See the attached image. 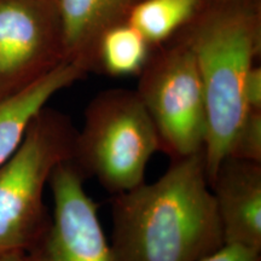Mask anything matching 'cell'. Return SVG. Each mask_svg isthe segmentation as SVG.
I'll return each instance as SVG.
<instances>
[{"instance_id":"1","label":"cell","mask_w":261,"mask_h":261,"mask_svg":"<svg viewBox=\"0 0 261 261\" xmlns=\"http://www.w3.org/2000/svg\"><path fill=\"white\" fill-rule=\"evenodd\" d=\"M113 261H200L224 246L203 151L150 184L113 195Z\"/></svg>"},{"instance_id":"2","label":"cell","mask_w":261,"mask_h":261,"mask_svg":"<svg viewBox=\"0 0 261 261\" xmlns=\"http://www.w3.org/2000/svg\"><path fill=\"white\" fill-rule=\"evenodd\" d=\"M181 40L194 54L203 87L207 113L203 158L211 184L249 113L244 89L260 52L259 5L254 0L205 4L185 28Z\"/></svg>"},{"instance_id":"3","label":"cell","mask_w":261,"mask_h":261,"mask_svg":"<svg viewBox=\"0 0 261 261\" xmlns=\"http://www.w3.org/2000/svg\"><path fill=\"white\" fill-rule=\"evenodd\" d=\"M159 150L158 130L137 91L113 89L86 108L73 161L117 195L144 182L146 166Z\"/></svg>"},{"instance_id":"4","label":"cell","mask_w":261,"mask_h":261,"mask_svg":"<svg viewBox=\"0 0 261 261\" xmlns=\"http://www.w3.org/2000/svg\"><path fill=\"white\" fill-rule=\"evenodd\" d=\"M76 135L67 117L42 110L0 166V255L25 250L37 240L45 187L60 163L74 160Z\"/></svg>"},{"instance_id":"5","label":"cell","mask_w":261,"mask_h":261,"mask_svg":"<svg viewBox=\"0 0 261 261\" xmlns=\"http://www.w3.org/2000/svg\"><path fill=\"white\" fill-rule=\"evenodd\" d=\"M137 93L158 130L161 150L177 160L203 151L204 92L190 47L179 40L150 55Z\"/></svg>"},{"instance_id":"6","label":"cell","mask_w":261,"mask_h":261,"mask_svg":"<svg viewBox=\"0 0 261 261\" xmlns=\"http://www.w3.org/2000/svg\"><path fill=\"white\" fill-rule=\"evenodd\" d=\"M64 60L56 0H0V98Z\"/></svg>"},{"instance_id":"7","label":"cell","mask_w":261,"mask_h":261,"mask_svg":"<svg viewBox=\"0 0 261 261\" xmlns=\"http://www.w3.org/2000/svg\"><path fill=\"white\" fill-rule=\"evenodd\" d=\"M48 185L54 215L34 261H113L98 204L84 188V173L73 160L60 163Z\"/></svg>"},{"instance_id":"8","label":"cell","mask_w":261,"mask_h":261,"mask_svg":"<svg viewBox=\"0 0 261 261\" xmlns=\"http://www.w3.org/2000/svg\"><path fill=\"white\" fill-rule=\"evenodd\" d=\"M210 185L224 244L261 252V163L226 158Z\"/></svg>"},{"instance_id":"9","label":"cell","mask_w":261,"mask_h":261,"mask_svg":"<svg viewBox=\"0 0 261 261\" xmlns=\"http://www.w3.org/2000/svg\"><path fill=\"white\" fill-rule=\"evenodd\" d=\"M89 70L91 68L84 62L64 60L22 89L0 98V166L17 150L48 100Z\"/></svg>"},{"instance_id":"10","label":"cell","mask_w":261,"mask_h":261,"mask_svg":"<svg viewBox=\"0 0 261 261\" xmlns=\"http://www.w3.org/2000/svg\"><path fill=\"white\" fill-rule=\"evenodd\" d=\"M138 0H56L68 60L92 69L97 42L108 28L125 22Z\"/></svg>"},{"instance_id":"11","label":"cell","mask_w":261,"mask_h":261,"mask_svg":"<svg viewBox=\"0 0 261 261\" xmlns=\"http://www.w3.org/2000/svg\"><path fill=\"white\" fill-rule=\"evenodd\" d=\"M205 4V0H138L126 21L151 46H158L187 28Z\"/></svg>"},{"instance_id":"12","label":"cell","mask_w":261,"mask_h":261,"mask_svg":"<svg viewBox=\"0 0 261 261\" xmlns=\"http://www.w3.org/2000/svg\"><path fill=\"white\" fill-rule=\"evenodd\" d=\"M148 40L128 22L108 28L96 46L94 65H99L109 75H139L150 57Z\"/></svg>"},{"instance_id":"13","label":"cell","mask_w":261,"mask_h":261,"mask_svg":"<svg viewBox=\"0 0 261 261\" xmlns=\"http://www.w3.org/2000/svg\"><path fill=\"white\" fill-rule=\"evenodd\" d=\"M227 158L261 163V110H249Z\"/></svg>"},{"instance_id":"14","label":"cell","mask_w":261,"mask_h":261,"mask_svg":"<svg viewBox=\"0 0 261 261\" xmlns=\"http://www.w3.org/2000/svg\"><path fill=\"white\" fill-rule=\"evenodd\" d=\"M200 261H261V252L240 244H224Z\"/></svg>"},{"instance_id":"15","label":"cell","mask_w":261,"mask_h":261,"mask_svg":"<svg viewBox=\"0 0 261 261\" xmlns=\"http://www.w3.org/2000/svg\"><path fill=\"white\" fill-rule=\"evenodd\" d=\"M246 103L249 110H261V69L253 65L247 76L244 89Z\"/></svg>"},{"instance_id":"16","label":"cell","mask_w":261,"mask_h":261,"mask_svg":"<svg viewBox=\"0 0 261 261\" xmlns=\"http://www.w3.org/2000/svg\"><path fill=\"white\" fill-rule=\"evenodd\" d=\"M0 261H34L32 255H27L24 250H14L0 255Z\"/></svg>"}]
</instances>
